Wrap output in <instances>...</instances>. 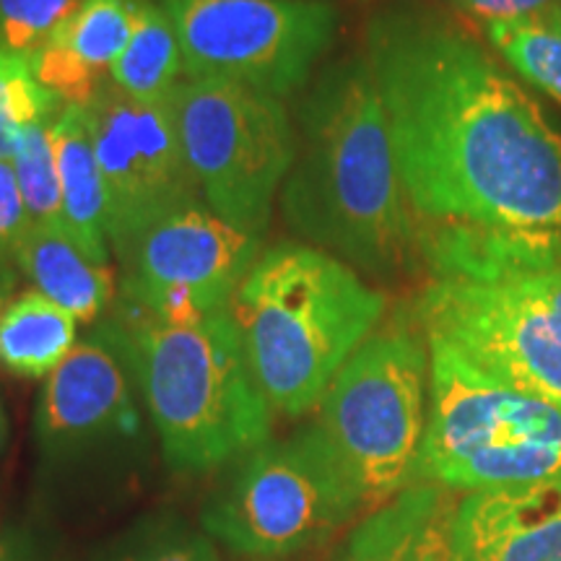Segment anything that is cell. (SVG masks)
Returning a JSON list of instances; mask_svg holds the SVG:
<instances>
[{"label":"cell","mask_w":561,"mask_h":561,"mask_svg":"<svg viewBox=\"0 0 561 561\" xmlns=\"http://www.w3.org/2000/svg\"><path fill=\"white\" fill-rule=\"evenodd\" d=\"M364 60L434 278L561 265V133L473 34L432 11H385Z\"/></svg>","instance_id":"cell-1"},{"label":"cell","mask_w":561,"mask_h":561,"mask_svg":"<svg viewBox=\"0 0 561 561\" xmlns=\"http://www.w3.org/2000/svg\"><path fill=\"white\" fill-rule=\"evenodd\" d=\"M297 159L280 187L289 227L375 276L411 261L416 227L367 60L339 62L299 104Z\"/></svg>","instance_id":"cell-2"},{"label":"cell","mask_w":561,"mask_h":561,"mask_svg":"<svg viewBox=\"0 0 561 561\" xmlns=\"http://www.w3.org/2000/svg\"><path fill=\"white\" fill-rule=\"evenodd\" d=\"M102 322L128 362L174 473H206L271 439L273 409L252 375L229 307L167 325L123 301Z\"/></svg>","instance_id":"cell-3"},{"label":"cell","mask_w":561,"mask_h":561,"mask_svg":"<svg viewBox=\"0 0 561 561\" xmlns=\"http://www.w3.org/2000/svg\"><path fill=\"white\" fill-rule=\"evenodd\" d=\"M385 307L351 265L289 242L265 250L229 301L252 375L286 419L318 409Z\"/></svg>","instance_id":"cell-4"},{"label":"cell","mask_w":561,"mask_h":561,"mask_svg":"<svg viewBox=\"0 0 561 561\" xmlns=\"http://www.w3.org/2000/svg\"><path fill=\"white\" fill-rule=\"evenodd\" d=\"M430 346V409L413 483L483 491L561 476V409L491 380L458 351Z\"/></svg>","instance_id":"cell-5"},{"label":"cell","mask_w":561,"mask_h":561,"mask_svg":"<svg viewBox=\"0 0 561 561\" xmlns=\"http://www.w3.org/2000/svg\"><path fill=\"white\" fill-rule=\"evenodd\" d=\"M362 507L359 486L310 424L231 462L203 504L201 528L240 557L286 559L325 543Z\"/></svg>","instance_id":"cell-6"},{"label":"cell","mask_w":561,"mask_h":561,"mask_svg":"<svg viewBox=\"0 0 561 561\" xmlns=\"http://www.w3.org/2000/svg\"><path fill=\"white\" fill-rule=\"evenodd\" d=\"M318 430L362 491L380 507L413 486L430 409V348L409 328L369 335L320 401Z\"/></svg>","instance_id":"cell-7"},{"label":"cell","mask_w":561,"mask_h":561,"mask_svg":"<svg viewBox=\"0 0 561 561\" xmlns=\"http://www.w3.org/2000/svg\"><path fill=\"white\" fill-rule=\"evenodd\" d=\"M439 341L491 380L561 409V265L491 280L434 278L416 301Z\"/></svg>","instance_id":"cell-8"},{"label":"cell","mask_w":561,"mask_h":561,"mask_svg":"<svg viewBox=\"0 0 561 561\" xmlns=\"http://www.w3.org/2000/svg\"><path fill=\"white\" fill-rule=\"evenodd\" d=\"M170 104L206 206L261 237L297 159V130L284 102L234 81L187 79Z\"/></svg>","instance_id":"cell-9"},{"label":"cell","mask_w":561,"mask_h":561,"mask_svg":"<svg viewBox=\"0 0 561 561\" xmlns=\"http://www.w3.org/2000/svg\"><path fill=\"white\" fill-rule=\"evenodd\" d=\"M128 362L100 325L47 377L34 411L39 466L55 483L91 500L121 489L138 462L144 421Z\"/></svg>","instance_id":"cell-10"},{"label":"cell","mask_w":561,"mask_h":561,"mask_svg":"<svg viewBox=\"0 0 561 561\" xmlns=\"http://www.w3.org/2000/svg\"><path fill=\"white\" fill-rule=\"evenodd\" d=\"M172 19L187 79H221L263 94H297L333 45L325 0H159Z\"/></svg>","instance_id":"cell-11"},{"label":"cell","mask_w":561,"mask_h":561,"mask_svg":"<svg viewBox=\"0 0 561 561\" xmlns=\"http://www.w3.org/2000/svg\"><path fill=\"white\" fill-rule=\"evenodd\" d=\"M117 257L123 301L167 325H193L229 307L261 257V237L195 201L140 231Z\"/></svg>","instance_id":"cell-12"},{"label":"cell","mask_w":561,"mask_h":561,"mask_svg":"<svg viewBox=\"0 0 561 561\" xmlns=\"http://www.w3.org/2000/svg\"><path fill=\"white\" fill-rule=\"evenodd\" d=\"M100 164L107 237L117 255L144 229L201 201L170 100L146 102L107 81L87 107Z\"/></svg>","instance_id":"cell-13"},{"label":"cell","mask_w":561,"mask_h":561,"mask_svg":"<svg viewBox=\"0 0 561 561\" xmlns=\"http://www.w3.org/2000/svg\"><path fill=\"white\" fill-rule=\"evenodd\" d=\"M458 561H561V476L468 491L455 504Z\"/></svg>","instance_id":"cell-14"},{"label":"cell","mask_w":561,"mask_h":561,"mask_svg":"<svg viewBox=\"0 0 561 561\" xmlns=\"http://www.w3.org/2000/svg\"><path fill=\"white\" fill-rule=\"evenodd\" d=\"M453 491L413 483L351 530L339 561H458L453 546Z\"/></svg>","instance_id":"cell-15"},{"label":"cell","mask_w":561,"mask_h":561,"mask_svg":"<svg viewBox=\"0 0 561 561\" xmlns=\"http://www.w3.org/2000/svg\"><path fill=\"white\" fill-rule=\"evenodd\" d=\"M13 261L39 294L73 314L76 322L102 318L115 291L110 265L94 263L60 224H32Z\"/></svg>","instance_id":"cell-16"},{"label":"cell","mask_w":561,"mask_h":561,"mask_svg":"<svg viewBox=\"0 0 561 561\" xmlns=\"http://www.w3.org/2000/svg\"><path fill=\"white\" fill-rule=\"evenodd\" d=\"M53 149L58 161L62 229L94 263L110 265L107 206L87 107L66 104L53 121Z\"/></svg>","instance_id":"cell-17"},{"label":"cell","mask_w":561,"mask_h":561,"mask_svg":"<svg viewBox=\"0 0 561 561\" xmlns=\"http://www.w3.org/2000/svg\"><path fill=\"white\" fill-rule=\"evenodd\" d=\"M76 343L73 314L39 291L19 294L0 318V367L24 380L50 377Z\"/></svg>","instance_id":"cell-18"},{"label":"cell","mask_w":561,"mask_h":561,"mask_svg":"<svg viewBox=\"0 0 561 561\" xmlns=\"http://www.w3.org/2000/svg\"><path fill=\"white\" fill-rule=\"evenodd\" d=\"M182 70L172 19L153 0H133V34L121 58L112 62L110 81L138 100L167 102L180 87Z\"/></svg>","instance_id":"cell-19"},{"label":"cell","mask_w":561,"mask_h":561,"mask_svg":"<svg viewBox=\"0 0 561 561\" xmlns=\"http://www.w3.org/2000/svg\"><path fill=\"white\" fill-rule=\"evenodd\" d=\"M486 34L525 81L561 104V3L528 16L489 21Z\"/></svg>","instance_id":"cell-20"},{"label":"cell","mask_w":561,"mask_h":561,"mask_svg":"<svg viewBox=\"0 0 561 561\" xmlns=\"http://www.w3.org/2000/svg\"><path fill=\"white\" fill-rule=\"evenodd\" d=\"M94 561H219L216 541L201 525L161 510L138 517L104 543Z\"/></svg>","instance_id":"cell-21"},{"label":"cell","mask_w":561,"mask_h":561,"mask_svg":"<svg viewBox=\"0 0 561 561\" xmlns=\"http://www.w3.org/2000/svg\"><path fill=\"white\" fill-rule=\"evenodd\" d=\"M133 34V0H83L50 42L68 47L96 73L112 68Z\"/></svg>","instance_id":"cell-22"},{"label":"cell","mask_w":561,"mask_h":561,"mask_svg":"<svg viewBox=\"0 0 561 561\" xmlns=\"http://www.w3.org/2000/svg\"><path fill=\"white\" fill-rule=\"evenodd\" d=\"M53 121L30 123L19 130L13 144V172H16L21 198L32 224H60L62 198L58 161L53 149Z\"/></svg>","instance_id":"cell-23"},{"label":"cell","mask_w":561,"mask_h":561,"mask_svg":"<svg viewBox=\"0 0 561 561\" xmlns=\"http://www.w3.org/2000/svg\"><path fill=\"white\" fill-rule=\"evenodd\" d=\"M62 104L34 76L32 60L0 47V159L13 157L19 130L30 123L55 121Z\"/></svg>","instance_id":"cell-24"},{"label":"cell","mask_w":561,"mask_h":561,"mask_svg":"<svg viewBox=\"0 0 561 561\" xmlns=\"http://www.w3.org/2000/svg\"><path fill=\"white\" fill-rule=\"evenodd\" d=\"M83 0H0V47L16 55H37Z\"/></svg>","instance_id":"cell-25"},{"label":"cell","mask_w":561,"mask_h":561,"mask_svg":"<svg viewBox=\"0 0 561 561\" xmlns=\"http://www.w3.org/2000/svg\"><path fill=\"white\" fill-rule=\"evenodd\" d=\"M32 68L39 83L50 89L62 104H79L89 107L91 100L104 87L102 73L89 68L87 62L76 58L68 47L58 42H47L37 55H32Z\"/></svg>","instance_id":"cell-26"},{"label":"cell","mask_w":561,"mask_h":561,"mask_svg":"<svg viewBox=\"0 0 561 561\" xmlns=\"http://www.w3.org/2000/svg\"><path fill=\"white\" fill-rule=\"evenodd\" d=\"M30 227L32 221L21 198L13 164L0 159V261L13 257V250Z\"/></svg>","instance_id":"cell-27"},{"label":"cell","mask_w":561,"mask_h":561,"mask_svg":"<svg viewBox=\"0 0 561 561\" xmlns=\"http://www.w3.org/2000/svg\"><path fill=\"white\" fill-rule=\"evenodd\" d=\"M553 3H561V0H460V5L468 13L486 21L528 16V13L549 9Z\"/></svg>","instance_id":"cell-28"},{"label":"cell","mask_w":561,"mask_h":561,"mask_svg":"<svg viewBox=\"0 0 561 561\" xmlns=\"http://www.w3.org/2000/svg\"><path fill=\"white\" fill-rule=\"evenodd\" d=\"M0 561H34L30 538L5 523L3 507H0Z\"/></svg>","instance_id":"cell-29"},{"label":"cell","mask_w":561,"mask_h":561,"mask_svg":"<svg viewBox=\"0 0 561 561\" xmlns=\"http://www.w3.org/2000/svg\"><path fill=\"white\" fill-rule=\"evenodd\" d=\"M13 289H16V273H13L9 261H0V318L9 310Z\"/></svg>","instance_id":"cell-30"},{"label":"cell","mask_w":561,"mask_h":561,"mask_svg":"<svg viewBox=\"0 0 561 561\" xmlns=\"http://www.w3.org/2000/svg\"><path fill=\"white\" fill-rule=\"evenodd\" d=\"M5 445H9V416H5L3 401H0V453L5 450Z\"/></svg>","instance_id":"cell-31"},{"label":"cell","mask_w":561,"mask_h":561,"mask_svg":"<svg viewBox=\"0 0 561 561\" xmlns=\"http://www.w3.org/2000/svg\"><path fill=\"white\" fill-rule=\"evenodd\" d=\"M250 561H286V559H250Z\"/></svg>","instance_id":"cell-32"}]
</instances>
